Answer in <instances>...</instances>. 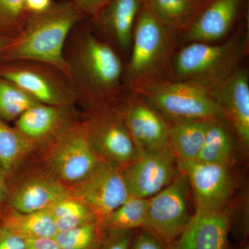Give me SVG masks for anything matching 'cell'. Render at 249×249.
Here are the masks:
<instances>
[{
	"instance_id": "cell-30",
	"label": "cell",
	"mask_w": 249,
	"mask_h": 249,
	"mask_svg": "<svg viewBox=\"0 0 249 249\" xmlns=\"http://www.w3.org/2000/svg\"><path fill=\"white\" fill-rule=\"evenodd\" d=\"M87 16L93 19L99 14L109 0H70Z\"/></svg>"
},
{
	"instance_id": "cell-25",
	"label": "cell",
	"mask_w": 249,
	"mask_h": 249,
	"mask_svg": "<svg viewBox=\"0 0 249 249\" xmlns=\"http://www.w3.org/2000/svg\"><path fill=\"white\" fill-rule=\"evenodd\" d=\"M47 211L53 217L58 232L65 231L96 220L89 208L70 192Z\"/></svg>"
},
{
	"instance_id": "cell-14",
	"label": "cell",
	"mask_w": 249,
	"mask_h": 249,
	"mask_svg": "<svg viewBox=\"0 0 249 249\" xmlns=\"http://www.w3.org/2000/svg\"><path fill=\"white\" fill-rule=\"evenodd\" d=\"M178 160L169 147L145 152L123 168L130 196L150 199L178 175Z\"/></svg>"
},
{
	"instance_id": "cell-37",
	"label": "cell",
	"mask_w": 249,
	"mask_h": 249,
	"mask_svg": "<svg viewBox=\"0 0 249 249\" xmlns=\"http://www.w3.org/2000/svg\"><path fill=\"white\" fill-rule=\"evenodd\" d=\"M5 195V185L4 178H3L2 174L1 172V168H0V203L4 199Z\"/></svg>"
},
{
	"instance_id": "cell-31",
	"label": "cell",
	"mask_w": 249,
	"mask_h": 249,
	"mask_svg": "<svg viewBox=\"0 0 249 249\" xmlns=\"http://www.w3.org/2000/svg\"><path fill=\"white\" fill-rule=\"evenodd\" d=\"M0 249H27L25 239L4 227L0 228Z\"/></svg>"
},
{
	"instance_id": "cell-39",
	"label": "cell",
	"mask_w": 249,
	"mask_h": 249,
	"mask_svg": "<svg viewBox=\"0 0 249 249\" xmlns=\"http://www.w3.org/2000/svg\"><path fill=\"white\" fill-rule=\"evenodd\" d=\"M206 1H211V0H206Z\"/></svg>"
},
{
	"instance_id": "cell-21",
	"label": "cell",
	"mask_w": 249,
	"mask_h": 249,
	"mask_svg": "<svg viewBox=\"0 0 249 249\" xmlns=\"http://www.w3.org/2000/svg\"><path fill=\"white\" fill-rule=\"evenodd\" d=\"M209 122L207 120L169 122L168 147L178 161L196 160L204 142Z\"/></svg>"
},
{
	"instance_id": "cell-22",
	"label": "cell",
	"mask_w": 249,
	"mask_h": 249,
	"mask_svg": "<svg viewBox=\"0 0 249 249\" xmlns=\"http://www.w3.org/2000/svg\"><path fill=\"white\" fill-rule=\"evenodd\" d=\"M234 136L233 131L224 120L209 121L202 146L194 160L230 165L235 145Z\"/></svg>"
},
{
	"instance_id": "cell-13",
	"label": "cell",
	"mask_w": 249,
	"mask_h": 249,
	"mask_svg": "<svg viewBox=\"0 0 249 249\" xmlns=\"http://www.w3.org/2000/svg\"><path fill=\"white\" fill-rule=\"evenodd\" d=\"M248 17V0H211L180 35V44L222 42Z\"/></svg>"
},
{
	"instance_id": "cell-35",
	"label": "cell",
	"mask_w": 249,
	"mask_h": 249,
	"mask_svg": "<svg viewBox=\"0 0 249 249\" xmlns=\"http://www.w3.org/2000/svg\"><path fill=\"white\" fill-rule=\"evenodd\" d=\"M53 3V0H25L26 8L30 14L45 12Z\"/></svg>"
},
{
	"instance_id": "cell-20",
	"label": "cell",
	"mask_w": 249,
	"mask_h": 249,
	"mask_svg": "<svg viewBox=\"0 0 249 249\" xmlns=\"http://www.w3.org/2000/svg\"><path fill=\"white\" fill-rule=\"evenodd\" d=\"M210 1L206 0H145L156 18L179 35L194 22Z\"/></svg>"
},
{
	"instance_id": "cell-1",
	"label": "cell",
	"mask_w": 249,
	"mask_h": 249,
	"mask_svg": "<svg viewBox=\"0 0 249 249\" xmlns=\"http://www.w3.org/2000/svg\"><path fill=\"white\" fill-rule=\"evenodd\" d=\"M84 21L71 31L64 52L76 103L87 111L111 107L124 88V60Z\"/></svg>"
},
{
	"instance_id": "cell-36",
	"label": "cell",
	"mask_w": 249,
	"mask_h": 249,
	"mask_svg": "<svg viewBox=\"0 0 249 249\" xmlns=\"http://www.w3.org/2000/svg\"><path fill=\"white\" fill-rule=\"evenodd\" d=\"M14 40H13V39L7 38V37H3V36H0V55L4 53L6 49L9 48L11 44L13 43V42H14Z\"/></svg>"
},
{
	"instance_id": "cell-24",
	"label": "cell",
	"mask_w": 249,
	"mask_h": 249,
	"mask_svg": "<svg viewBox=\"0 0 249 249\" xmlns=\"http://www.w3.org/2000/svg\"><path fill=\"white\" fill-rule=\"evenodd\" d=\"M149 208V199L130 196L102 222L110 231H126L144 227Z\"/></svg>"
},
{
	"instance_id": "cell-23",
	"label": "cell",
	"mask_w": 249,
	"mask_h": 249,
	"mask_svg": "<svg viewBox=\"0 0 249 249\" xmlns=\"http://www.w3.org/2000/svg\"><path fill=\"white\" fill-rule=\"evenodd\" d=\"M2 227L25 240L54 238L58 232L53 218L47 210L29 213L13 210L5 214Z\"/></svg>"
},
{
	"instance_id": "cell-32",
	"label": "cell",
	"mask_w": 249,
	"mask_h": 249,
	"mask_svg": "<svg viewBox=\"0 0 249 249\" xmlns=\"http://www.w3.org/2000/svg\"><path fill=\"white\" fill-rule=\"evenodd\" d=\"M130 231H111L112 235L109 237L103 249H129L131 241Z\"/></svg>"
},
{
	"instance_id": "cell-15",
	"label": "cell",
	"mask_w": 249,
	"mask_h": 249,
	"mask_svg": "<svg viewBox=\"0 0 249 249\" xmlns=\"http://www.w3.org/2000/svg\"><path fill=\"white\" fill-rule=\"evenodd\" d=\"M224 121L244 148L249 145V71L242 65L220 85L207 91Z\"/></svg>"
},
{
	"instance_id": "cell-16",
	"label": "cell",
	"mask_w": 249,
	"mask_h": 249,
	"mask_svg": "<svg viewBox=\"0 0 249 249\" xmlns=\"http://www.w3.org/2000/svg\"><path fill=\"white\" fill-rule=\"evenodd\" d=\"M145 0H109L89 25L98 36L117 51L127 61L136 21Z\"/></svg>"
},
{
	"instance_id": "cell-9",
	"label": "cell",
	"mask_w": 249,
	"mask_h": 249,
	"mask_svg": "<svg viewBox=\"0 0 249 249\" xmlns=\"http://www.w3.org/2000/svg\"><path fill=\"white\" fill-rule=\"evenodd\" d=\"M83 122L93 150L103 161L124 168L142 155L112 107L87 111Z\"/></svg>"
},
{
	"instance_id": "cell-38",
	"label": "cell",
	"mask_w": 249,
	"mask_h": 249,
	"mask_svg": "<svg viewBox=\"0 0 249 249\" xmlns=\"http://www.w3.org/2000/svg\"><path fill=\"white\" fill-rule=\"evenodd\" d=\"M249 249L248 247H245V249Z\"/></svg>"
},
{
	"instance_id": "cell-3",
	"label": "cell",
	"mask_w": 249,
	"mask_h": 249,
	"mask_svg": "<svg viewBox=\"0 0 249 249\" xmlns=\"http://www.w3.org/2000/svg\"><path fill=\"white\" fill-rule=\"evenodd\" d=\"M87 19L70 0L53 1L45 12L29 16L20 35L0 55V61L37 60L67 73L64 56L67 41L73 29Z\"/></svg>"
},
{
	"instance_id": "cell-17",
	"label": "cell",
	"mask_w": 249,
	"mask_h": 249,
	"mask_svg": "<svg viewBox=\"0 0 249 249\" xmlns=\"http://www.w3.org/2000/svg\"><path fill=\"white\" fill-rule=\"evenodd\" d=\"M72 107L37 103L15 121L14 128L34 146L40 142H52L74 121Z\"/></svg>"
},
{
	"instance_id": "cell-29",
	"label": "cell",
	"mask_w": 249,
	"mask_h": 249,
	"mask_svg": "<svg viewBox=\"0 0 249 249\" xmlns=\"http://www.w3.org/2000/svg\"><path fill=\"white\" fill-rule=\"evenodd\" d=\"M30 15L25 0H0V36L17 38Z\"/></svg>"
},
{
	"instance_id": "cell-12",
	"label": "cell",
	"mask_w": 249,
	"mask_h": 249,
	"mask_svg": "<svg viewBox=\"0 0 249 249\" xmlns=\"http://www.w3.org/2000/svg\"><path fill=\"white\" fill-rule=\"evenodd\" d=\"M71 193L89 208L101 224L130 197L123 168L103 160L89 176L74 184Z\"/></svg>"
},
{
	"instance_id": "cell-6",
	"label": "cell",
	"mask_w": 249,
	"mask_h": 249,
	"mask_svg": "<svg viewBox=\"0 0 249 249\" xmlns=\"http://www.w3.org/2000/svg\"><path fill=\"white\" fill-rule=\"evenodd\" d=\"M0 76L14 83L37 103L57 106H73L76 103L68 74L47 62L0 61Z\"/></svg>"
},
{
	"instance_id": "cell-18",
	"label": "cell",
	"mask_w": 249,
	"mask_h": 249,
	"mask_svg": "<svg viewBox=\"0 0 249 249\" xmlns=\"http://www.w3.org/2000/svg\"><path fill=\"white\" fill-rule=\"evenodd\" d=\"M231 214L224 209L215 213L194 214L179 236L176 249H227Z\"/></svg>"
},
{
	"instance_id": "cell-8",
	"label": "cell",
	"mask_w": 249,
	"mask_h": 249,
	"mask_svg": "<svg viewBox=\"0 0 249 249\" xmlns=\"http://www.w3.org/2000/svg\"><path fill=\"white\" fill-rule=\"evenodd\" d=\"M111 107L141 154L168 147L169 121L138 93L124 87Z\"/></svg>"
},
{
	"instance_id": "cell-33",
	"label": "cell",
	"mask_w": 249,
	"mask_h": 249,
	"mask_svg": "<svg viewBox=\"0 0 249 249\" xmlns=\"http://www.w3.org/2000/svg\"><path fill=\"white\" fill-rule=\"evenodd\" d=\"M134 249H164L157 237L145 231L141 233L134 244Z\"/></svg>"
},
{
	"instance_id": "cell-7",
	"label": "cell",
	"mask_w": 249,
	"mask_h": 249,
	"mask_svg": "<svg viewBox=\"0 0 249 249\" xmlns=\"http://www.w3.org/2000/svg\"><path fill=\"white\" fill-rule=\"evenodd\" d=\"M178 172L168 186L149 199L143 227L145 231L166 245L179 237L194 216L190 211L189 182L186 175Z\"/></svg>"
},
{
	"instance_id": "cell-11",
	"label": "cell",
	"mask_w": 249,
	"mask_h": 249,
	"mask_svg": "<svg viewBox=\"0 0 249 249\" xmlns=\"http://www.w3.org/2000/svg\"><path fill=\"white\" fill-rule=\"evenodd\" d=\"M186 175L193 193L196 214L215 213L225 209L234 189L229 165L196 160L178 161Z\"/></svg>"
},
{
	"instance_id": "cell-2",
	"label": "cell",
	"mask_w": 249,
	"mask_h": 249,
	"mask_svg": "<svg viewBox=\"0 0 249 249\" xmlns=\"http://www.w3.org/2000/svg\"><path fill=\"white\" fill-rule=\"evenodd\" d=\"M249 53V18L235 32L219 42H190L175 52L166 79L199 87L206 91L225 81Z\"/></svg>"
},
{
	"instance_id": "cell-28",
	"label": "cell",
	"mask_w": 249,
	"mask_h": 249,
	"mask_svg": "<svg viewBox=\"0 0 249 249\" xmlns=\"http://www.w3.org/2000/svg\"><path fill=\"white\" fill-rule=\"evenodd\" d=\"M101 222L96 220L58 232L54 239L62 249H98L101 243Z\"/></svg>"
},
{
	"instance_id": "cell-34",
	"label": "cell",
	"mask_w": 249,
	"mask_h": 249,
	"mask_svg": "<svg viewBox=\"0 0 249 249\" xmlns=\"http://www.w3.org/2000/svg\"><path fill=\"white\" fill-rule=\"evenodd\" d=\"M27 249H62L54 238L29 239L26 240Z\"/></svg>"
},
{
	"instance_id": "cell-5",
	"label": "cell",
	"mask_w": 249,
	"mask_h": 249,
	"mask_svg": "<svg viewBox=\"0 0 249 249\" xmlns=\"http://www.w3.org/2000/svg\"><path fill=\"white\" fill-rule=\"evenodd\" d=\"M127 88L146 100L170 123L224 121L209 92L196 85L164 79L144 82Z\"/></svg>"
},
{
	"instance_id": "cell-4",
	"label": "cell",
	"mask_w": 249,
	"mask_h": 249,
	"mask_svg": "<svg viewBox=\"0 0 249 249\" xmlns=\"http://www.w3.org/2000/svg\"><path fill=\"white\" fill-rule=\"evenodd\" d=\"M180 35L160 22L144 3L134 26L132 47L124 63L125 88L166 79Z\"/></svg>"
},
{
	"instance_id": "cell-10",
	"label": "cell",
	"mask_w": 249,
	"mask_h": 249,
	"mask_svg": "<svg viewBox=\"0 0 249 249\" xmlns=\"http://www.w3.org/2000/svg\"><path fill=\"white\" fill-rule=\"evenodd\" d=\"M51 144L52 168L65 182L76 184L102 161L90 143L83 121L72 122Z\"/></svg>"
},
{
	"instance_id": "cell-19",
	"label": "cell",
	"mask_w": 249,
	"mask_h": 249,
	"mask_svg": "<svg viewBox=\"0 0 249 249\" xmlns=\"http://www.w3.org/2000/svg\"><path fill=\"white\" fill-rule=\"evenodd\" d=\"M70 191L51 179H36L21 186L11 199L13 210L22 213L45 211Z\"/></svg>"
},
{
	"instance_id": "cell-26",
	"label": "cell",
	"mask_w": 249,
	"mask_h": 249,
	"mask_svg": "<svg viewBox=\"0 0 249 249\" xmlns=\"http://www.w3.org/2000/svg\"><path fill=\"white\" fill-rule=\"evenodd\" d=\"M34 145L20 135L14 127L0 118V168L10 170L18 164Z\"/></svg>"
},
{
	"instance_id": "cell-27",
	"label": "cell",
	"mask_w": 249,
	"mask_h": 249,
	"mask_svg": "<svg viewBox=\"0 0 249 249\" xmlns=\"http://www.w3.org/2000/svg\"><path fill=\"white\" fill-rule=\"evenodd\" d=\"M34 98L10 80L0 76V118L16 121L27 109L37 104Z\"/></svg>"
}]
</instances>
